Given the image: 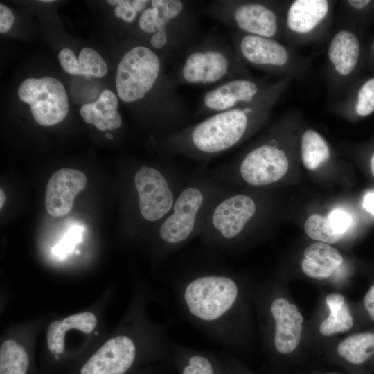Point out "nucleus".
Listing matches in <instances>:
<instances>
[{
	"mask_svg": "<svg viewBox=\"0 0 374 374\" xmlns=\"http://www.w3.org/2000/svg\"><path fill=\"white\" fill-rule=\"evenodd\" d=\"M292 80L279 78L251 104L212 114L162 134L157 141L159 148L168 158L181 157L206 166L262 125Z\"/></svg>",
	"mask_w": 374,
	"mask_h": 374,
	"instance_id": "1",
	"label": "nucleus"
},
{
	"mask_svg": "<svg viewBox=\"0 0 374 374\" xmlns=\"http://www.w3.org/2000/svg\"><path fill=\"white\" fill-rule=\"evenodd\" d=\"M205 260L190 267L181 299L193 321L217 334L226 331V319L238 297L237 282L220 261L219 251L206 248Z\"/></svg>",
	"mask_w": 374,
	"mask_h": 374,
	"instance_id": "2",
	"label": "nucleus"
},
{
	"mask_svg": "<svg viewBox=\"0 0 374 374\" xmlns=\"http://www.w3.org/2000/svg\"><path fill=\"white\" fill-rule=\"evenodd\" d=\"M230 190L211 177L206 166L190 171L172 209L154 229L161 254L170 256L199 237L212 206Z\"/></svg>",
	"mask_w": 374,
	"mask_h": 374,
	"instance_id": "3",
	"label": "nucleus"
},
{
	"mask_svg": "<svg viewBox=\"0 0 374 374\" xmlns=\"http://www.w3.org/2000/svg\"><path fill=\"white\" fill-rule=\"evenodd\" d=\"M200 8L185 0H152L138 19L150 49L171 60L199 39Z\"/></svg>",
	"mask_w": 374,
	"mask_h": 374,
	"instance_id": "4",
	"label": "nucleus"
},
{
	"mask_svg": "<svg viewBox=\"0 0 374 374\" xmlns=\"http://www.w3.org/2000/svg\"><path fill=\"white\" fill-rule=\"evenodd\" d=\"M169 74L181 86L213 87L227 80L250 75L248 66L231 43L216 34L199 38L187 48Z\"/></svg>",
	"mask_w": 374,
	"mask_h": 374,
	"instance_id": "5",
	"label": "nucleus"
},
{
	"mask_svg": "<svg viewBox=\"0 0 374 374\" xmlns=\"http://www.w3.org/2000/svg\"><path fill=\"white\" fill-rule=\"evenodd\" d=\"M288 168L286 151L281 145L275 129L263 139L248 148L239 157L208 171L217 181L233 189L239 184L253 187L271 185L282 179Z\"/></svg>",
	"mask_w": 374,
	"mask_h": 374,
	"instance_id": "6",
	"label": "nucleus"
},
{
	"mask_svg": "<svg viewBox=\"0 0 374 374\" xmlns=\"http://www.w3.org/2000/svg\"><path fill=\"white\" fill-rule=\"evenodd\" d=\"M200 13L246 34L283 39V1L214 0Z\"/></svg>",
	"mask_w": 374,
	"mask_h": 374,
	"instance_id": "7",
	"label": "nucleus"
},
{
	"mask_svg": "<svg viewBox=\"0 0 374 374\" xmlns=\"http://www.w3.org/2000/svg\"><path fill=\"white\" fill-rule=\"evenodd\" d=\"M231 43L237 54L248 66L279 76L303 79L310 60L279 40L233 30Z\"/></svg>",
	"mask_w": 374,
	"mask_h": 374,
	"instance_id": "8",
	"label": "nucleus"
},
{
	"mask_svg": "<svg viewBox=\"0 0 374 374\" xmlns=\"http://www.w3.org/2000/svg\"><path fill=\"white\" fill-rule=\"evenodd\" d=\"M335 1H283V39L294 49L314 44L328 35Z\"/></svg>",
	"mask_w": 374,
	"mask_h": 374,
	"instance_id": "9",
	"label": "nucleus"
},
{
	"mask_svg": "<svg viewBox=\"0 0 374 374\" xmlns=\"http://www.w3.org/2000/svg\"><path fill=\"white\" fill-rule=\"evenodd\" d=\"M361 44L354 32L341 28L330 37L326 54V76L330 98L340 100L359 64Z\"/></svg>",
	"mask_w": 374,
	"mask_h": 374,
	"instance_id": "10",
	"label": "nucleus"
},
{
	"mask_svg": "<svg viewBox=\"0 0 374 374\" xmlns=\"http://www.w3.org/2000/svg\"><path fill=\"white\" fill-rule=\"evenodd\" d=\"M18 96L30 105L33 118L41 125H54L64 120L68 114L66 90L54 78H28L20 84Z\"/></svg>",
	"mask_w": 374,
	"mask_h": 374,
	"instance_id": "11",
	"label": "nucleus"
},
{
	"mask_svg": "<svg viewBox=\"0 0 374 374\" xmlns=\"http://www.w3.org/2000/svg\"><path fill=\"white\" fill-rule=\"evenodd\" d=\"M271 84L266 79L251 75L227 80L203 93L195 114L196 117L206 118L247 105L258 100Z\"/></svg>",
	"mask_w": 374,
	"mask_h": 374,
	"instance_id": "12",
	"label": "nucleus"
},
{
	"mask_svg": "<svg viewBox=\"0 0 374 374\" xmlns=\"http://www.w3.org/2000/svg\"><path fill=\"white\" fill-rule=\"evenodd\" d=\"M136 357V346L125 335L106 341L84 364L80 374H125Z\"/></svg>",
	"mask_w": 374,
	"mask_h": 374,
	"instance_id": "13",
	"label": "nucleus"
},
{
	"mask_svg": "<svg viewBox=\"0 0 374 374\" xmlns=\"http://www.w3.org/2000/svg\"><path fill=\"white\" fill-rule=\"evenodd\" d=\"M86 175L71 168H62L50 177L45 193V206L48 214L62 217L72 209L75 196L87 185Z\"/></svg>",
	"mask_w": 374,
	"mask_h": 374,
	"instance_id": "14",
	"label": "nucleus"
},
{
	"mask_svg": "<svg viewBox=\"0 0 374 374\" xmlns=\"http://www.w3.org/2000/svg\"><path fill=\"white\" fill-rule=\"evenodd\" d=\"M270 310L275 321V348L280 353H290L299 344L303 317L297 307L284 298L276 299Z\"/></svg>",
	"mask_w": 374,
	"mask_h": 374,
	"instance_id": "15",
	"label": "nucleus"
},
{
	"mask_svg": "<svg viewBox=\"0 0 374 374\" xmlns=\"http://www.w3.org/2000/svg\"><path fill=\"white\" fill-rule=\"evenodd\" d=\"M342 262L343 257L337 249L327 243L315 242L305 249L301 269L310 278L324 280L330 277Z\"/></svg>",
	"mask_w": 374,
	"mask_h": 374,
	"instance_id": "16",
	"label": "nucleus"
},
{
	"mask_svg": "<svg viewBox=\"0 0 374 374\" xmlns=\"http://www.w3.org/2000/svg\"><path fill=\"white\" fill-rule=\"evenodd\" d=\"M118 107L117 96L112 91L106 89L101 92L95 103L84 104L80 113L86 123L93 124L100 131L116 130L122 124Z\"/></svg>",
	"mask_w": 374,
	"mask_h": 374,
	"instance_id": "17",
	"label": "nucleus"
},
{
	"mask_svg": "<svg viewBox=\"0 0 374 374\" xmlns=\"http://www.w3.org/2000/svg\"><path fill=\"white\" fill-rule=\"evenodd\" d=\"M97 318L89 312H80L66 317L62 320L53 321L47 330L46 340L49 350L55 355L64 350V337L70 329H77L90 333L96 328Z\"/></svg>",
	"mask_w": 374,
	"mask_h": 374,
	"instance_id": "18",
	"label": "nucleus"
},
{
	"mask_svg": "<svg viewBox=\"0 0 374 374\" xmlns=\"http://www.w3.org/2000/svg\"><path fill=\"white\" fill-rule=\"evenodd\" d=\"M338 114L365 117L374 112V78L366 80L358 89L335 102L332 106Z\"/></svg>",
	"mask_w": 374,
	"mask_h": 374,
	"instance_id": "19",
	"label": "nucleus"
},
{
	"mask_svg": "<svg viewBox=\"0 0 374 374\" xmlns=\"http://www.w3.org/2000/svg\"><path fill=\"white\" fill-rule=\"evenodd\" d=\"M300 152L304 166L311 170L326 163L331 156L326 140L312 129L303 132L300 140Z\"/></svg>",
	"mask_w": 374,
	"mask_h": 374,
	"instance_id": "20",
	"label": "nucleus"
},
{
	"mask_svg": "<svg viewBox=\"0 0 374 374\" xmlns=\"http://www.w3.org/2000/svg\"><path fill=\"white\" fill-rule=\"evenodd\" d=\"M338 355L352 365H362L374 355V333L352 335L337 348Z\"/></svg>",
	"mask_w": 374,
	"mask_h": 374,
	"instance_id": "21",
	"label": "nucleus"
},
{
	"mask_svg": "<svg viewBox=\"0 0 374 374\" xmlns=\"http://www.w3.org/2000/svg\"><path fill=\"white\" fill-rule=\"evenodd\" d=\"M28 366V355L21 345L10 339L1 344L0 374H26Z\"/></svg>",
	"mask_w": 374,
	"mask_h": 374,
	"instance_id": "22",
	"label": "nucleus"
},
{
	"mask_svg": "<svg viewBox=\"0 0 374 374\" xmlns=\"http://www.w3.org/2000/svg\"><path fill=\"white\" fill-rule=\"evenodd\" d=\"M304 228L310 238L327 244L335 243L343 237L332 229L327 217L318 214L311 215L306 220Z\"/></svg>",
	"mask_w": 374,
	"mask_h": 374,
	"instance_id": "23",
	"label": "nucleus"
},
{
	"mask_svg": "<svg viewBox=\"0 0 374 374\" xmlns=\"http://www.w3.org/2000/svg\"><path fill=\"white\" fill-rule=\"evenodd\" d=\"M353 325V319L348 305L330 310L329 316L321 323L319 332L325 336L349 330Z\"/></svg>",
	"mask_w": 374,
	"mask_h": 374,
	"instance_id": "24",
	"label": "nucleus"
},
{
	"mask_svg": "<svg viewBox=\"0 0 374 374\" xmlns=\"http://www.w3.org/2000/svg\"><path fill=\"white\" fill-rule=\"evenodd\" d=\"M78 62L82 75L101 78L105 76L108 71L104 59L97 51L89 47L82 49Z\"/></svg>",
	"mask_w": 374,
	"mask_h": 374,
	"instance_id": "25",
	"label": "nucleus"
},
{
	"mask_svg": "<svg viewBox=\"0 0 374 374\" xmlns=\"http://www.w3.org/2000/svg\"><path fill=\"white\" fill-rule=\"evenodd\" d=\"M107 3L116 6L114 10L115 16L127 24H132L136 21L138 15L142 13L136 9L134 1L108 0Z\"/></svg>",
	"mask_w": 374,
	"mask_h": 374,
	"instance_id": "26",
	"label": "nucleus"
},
{
	"mask_svg": "<svg viewBox=\"0 0 374 374\" xmlns=\"http://www.w3.org/2000/svg\"><path fill=\"white\" fill-rule=\"evenodd\" d=\"M326 217L332 229L342 235L350 229L353 222L350 214L341 208L332 210Z\"/></svg>",
	"mask_w": 374,
	"mask_h": 374,
	"instance_id": "27",
	"label": "nucleus"
},
{
	"mask_svg": "<svg viewBox=\"0 0 374 374\" xmlns=\"http://www.w3.org/2000/svg\"><path fill=\"white\" fill-rule=\"evenodd\" d=\"M182 374H214L210 360L201 355H193L184 368Z\"/></svg>",
	"mask_w": 374,
	"mask_h": 374,
	"instance_id": "28",
	"label": "nucleus"
},
{
	"mask_svg": "<svg viewBox=\"0 0 374 374\" xmlns=\"http://www.w3.org/2000/svg\"><path fill=\"white\" fill-rule=\"evenodd\" d=\"M59 62L62 69L72 75H82L78 60L69 48L62 49L58 54Z\"/></svg>",
	"mask_w": 374,
	"mask_h": 374,
	"instance_id": "29",
	"label": "nucleus"
},
{
	"mask_svg": "<svg viewBox=\"0 0 374 374\" xmlns=\"http://www.w3.org/2000/svg\"><path fill=\"white\" fill-rule=\"evenodd\" d=\"M80 240L79 235L75 233H71L60 244L54 247L52 251L55 255L60 256L71 251L75 242Z\"/></svg>",
	"mask_w": 374,
	"mask_h": 374,
	"instance_id": "30",
	"label": "nucleus"
},
{
	"mask_svg": "<svg viewBox=\"0 0 374 374\" xmlns=\"http://www.w3.org/2000/svg\"><path fill=\"white\" fill-rule=\"evenodd\" d=\"M15 17L10 8L4 4H0V32L5 33L12 27Z\"/></svg>",
	"mask_w": 374,
	"mask_h": 374,
	"instance_id": "31",
	"label": "nucleus"
},
{
	"mask_svg": "<svg viewBox=\"0 0 374 374\" xmlns=\"http://www.w3.org/2000/svg\"><path fill=\"white\" fill-rule=\"evenodd\" d=\"M326 303L330 310L341 308L345 303L343 295L338 293H332L326 298Z\"/></svg>",
	"mask_w": 374,
	"mask_h": 374,
	"instance_id": "32",
	"label": "nucleus"
},
{
	"mask_svg": "<svg viewBox=\"0 0 374 374\" xmlns=\"http://www.w3.org/2000/svg\"><path fill=\"white\" fill-rule=\"evenodd\" d=\"M364 303L369 317L374 321V284L366 294L364 299Z\"/></svg>",
	"mask_w": 374,
	"mask_h": 374,
	"instance_id": "33",
	"label": "nucleus"
},
{
	"mask_svg": "<svg viewBox=\"0 0 374 374\" xmlns=\"http://www.w3.org/2000/svg\"><path fill=\"white\" fill-rule=\"evenodd\" d=\"M362 206L374 216V190L366 192L363 197Z\"/></svg>",
	"mask_w": 374,
	"mask_h": 374,
	"instance_id": "34",
	"label": "nucleus"
},
{
	"mask_svg": "<svg viewBox=\"0 0 374 374\" xmlns=\"http://www.w3.org/2000/svg\"><path fill=\"white\" fill-rule=\"evenodd\" d=\"M0 208L1 209L5 202V195L2 189L0 190Z\"/></svg>",
	"mask_w": 374,
	"mask_h": 374,
	"instance_id": "35",
	"label": "nucleus"
},
{
	"mask_svg": "<svg viewBox=\"0 0 374 374\" xmlns=\"http://www.w3.org/2000/svg\"><path fill=\"white\" fill-rule=\"evenodd\" d=\"M370 166H371V172L374 176V153L373 154L371 158Z\"/></svg>",
	"mask_w": 374,
	"mask_h": 374,
	"instance_id": "36",
	"label": "nucleus"
},
{
	"mask_svg": "<svg viewBox=\"0 0 374 374\" xmlns=\"http://www.w3.org/2000/svg\"><path fill=\"white\" fill-rule=\"evenodd\" d=\"M106 137L108 138V139H113V136H112L111 134H109V133H107V134H106Z\"/></svg>",
	"mask_w": 374,
	"mask_h": 374,
	"instance_id": "37",
	"label": "nucleus"
},
{
	"mask_svg": "<svg viewBox=\"0 0 374 374\" xmlns=\"http://www.w3.org/2000/svg\"><path fill=\"white\" fill-rule=\"evenodd\" d=\"M41 1L42 2L48 3V2H53L54 1L53 0H42Z\"/></svg>",
	"mask_w": 374,
	"mask_h": 374,
	"instance_id": "38",
	"label": "nucleus"
},
{
	"mask_svg": "<svg viewBox=\"0 0 374 374\" xmlns=\"http://www.w3.org/2000/svg\"><path fill=\"white\" fill-rule=\"evenodd\" d=\"M328 374H339V373H328Z\"/></svg>",
	"mask_w": 374,
	"mask_h": 374,
	"instance_id": "39",
	"label": "nucleus"
}]
</instances>
